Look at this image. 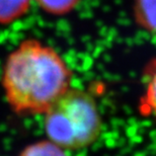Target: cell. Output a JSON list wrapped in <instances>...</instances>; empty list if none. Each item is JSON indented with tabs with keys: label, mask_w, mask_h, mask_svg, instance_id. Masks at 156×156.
<instances>
[{
	"label": "cell",
	"mask_w": 156,
	"mask_h": 156,
	"mask_svg": "<svg viewBox=\"0 0 156 156\" xmlns=\"http://www.w3.org/2000/svg\"><path fill=\"white\" fill-rule=\"evenodd\" d=\"M71 79L70 67L53 47L27 39L8 55L1 85L15 114L44 115L70 88Z\"/></svg>",
	"instance_id": "6da1fadb"
},
{
	"label": "cell",
	"mask_w": 156,
	"mask_h": 156,
	"mask_svg": "<svg viewBox=\"0 0 156 156\" xmlns=\"http://www.w3.org/2000/svg\"><path fill=\"white\" fill-rule=\"evenodd\" d=\"M44 116L47 138L67 151L89 147L102 131L95 98L81 88L70 87Z\"/></svg>",
	"instance_id": "7a4b0ae2"
},
{
	"label": "cell",
	"mask_w": 156,
	"mask_h": 156,
	"mask_svg": "<svg viewBox=\"0 0 156 156\" xmlns=\"http://www.w3.org/2000/svg\"><path fill=\"white\" fill-rule=\"evenodd\" d=\"M133 13L138 26L156 37V0H135Z\"/></svg>",
	"instance_id": "3957f363"
},
{
	"label": "cell",
	"mask_w": 156,
	"mask_h": 156,
	"mask_svg": "<svg viewBox=\"0 0 156 156\" xmlns=\"http://www.w3.org/2000/svg\"><path fill=\"white\" fill-rule=\"evenodd\" d=\"M140 110L146 116L156 119V61L148 67L145 90L140 101Z\"/></svg>",
	"instance_id": "277c9868"
},
{
	"label": "cell",
	"mask_w": 156,
	"mask_h": 156,
	"mask_svg": "<svg viewBox=\"0 0 156 156\" xmlns=\"http://www.w3.org/2000/svg\"><path fill=\"white\" fill-rule=\"evenodd\" d=\"M32 0H0V24L20 20L30 9Z\"/></svg>",
	"instance_id": "5b68a950"
},
{
	"label": "cell",
	"mask_w": 156,
	"mask_h": 156,
	"mask_svg": "<svg viewBox=\"0 0 156 156\" xmlns=\"http://www.w3.org/2000/svg\"><path fill=\"white\" fill-rule=\"evenodd\" d=\"M18 156H69L65 150L51 140H39L24 147Z\"/></svg>",
	"instance_id": "8992f818"
},
{
	"label": "cell",
	"mask_w": 156,
	"mask_h": 156,
	"mask_svg": "<svg viewBox=\"0 0 156 156\" xmlns=\"http://www.w3.org/2000/svg\"><path fill=\"white\" fill-rule=\"evenodd\" d=\"M41 9L52 15H65L74 10L81 0H35Z\"/></svg>",
	"instance_id": "52a82bcc"
}]
</instances>
